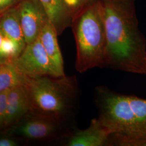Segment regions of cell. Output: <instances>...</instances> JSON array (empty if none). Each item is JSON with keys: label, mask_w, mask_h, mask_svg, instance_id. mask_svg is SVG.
Wrapping results in <instances>:
<instances>
[{"label": "cell", "mask_w": 146, "mask_h": 146, "mask_svg": "<svg viewBox=\"0 0 146 146\" xmlns=\"http://www.w3.org/2000/svg\"><path fill=\"white\" fill-rule=\"evenodd\" d=\"M22 0H0V14L18 5Z\"/></svg>", "instance_id": "17"}, {"label": "cell", "mask_w": 146, "mask_h": 146, "mask_svg": "<svg viewBox=\"0 0 146 146\" xmlns=\"http://www.w3.org/2000/svg\"><path fill=\"white\" fill-rule=\"evenodd\" d=\"M58 36L56 29L49 21L39 36L50 62L52 76L55 78L65 75L62 55L58 43Z\"/></svg>", "instance_id": "9"}, {"label": "cell", "mask_w": 146, "mask_h": 146, "mask_svg": "<svg viewBox=\"0 0 146 146\" xmlns=\"http://www.w3.org/2000/svg\"><path fill=\"white\" fill-rule=\"evenodd\" d=\"M33 106L27 86L20 85L11 89L7 102L5 127L19 120Z\"/></svg>", "instance_id": "10"}, {"label": "cell", "mask_w": 146, "mask_h": 146, "mask_svg": "<svg viewBox=\"0 0 146 146\" xmlns=\"http://www.w3.org/2000/svg\"><path fill=\"white\" fill-rule=\"evenodd\" d=\"M72 17L75 15L90 0H64Z\"/></svg>", "instance_id": "16"}, {"label": "cell", "mask_w": 146, "mask_h": 146, "mask_svg": "<svg viewBox=\"0 0 146 146\" xmlns=\"http://www.w3.org/2000/svg\"><path fill=\"white\" fill-rule=\"evenodd\" d=\"M61 120L41 113L28 120L19 128L21 135L34 140H44L52 137L61 130Z\"/></svg>", "instance_id": "8"}, {"label": "cell", "mask_w": 146, "mask_h": 146, "mask_svg": "<svg viewBox=\"0 0 146 146\" xmlns=\"http://www.w3.org/2000/svg\"><path fill=\"white\" fill-rule=\"evenodd\" d=\"M28 77L16 68L13 62L0 66V92L20 85L27 86Z\"/></svg>", "instance_id": "13"}, {"label": "cell", "mask_w": 146, "mask_h": 146, "mask_svg": "<svg viewBox=\"0 0 146 146\" xmlns=\"http://www.w3.org/2000/svg\"><path fill=\"white\" fill-rule=\"evenodd\" d=\"M135 0H101L107 40L106 67L146 74L145 40L139 28Z\"/></svg>", "instance_id": "1"}, {"label": "cell", "mask_w": 146, "mask_h": 146, "mask_svg": "<svg viewBox=\"0 0 146 146\" xmlns=\"http://www.w3.org/2000/svg\"><path fill=\"white\" fill-rule=\"evenodd\" d=\"M95 98L98 118L112 133L110 146H138L146 136V100L102 86Z\"/></svg>", "instance_id": "2"}, {"label": "cell", "mask_w": 146, "mask_h": 146, "mask_svg": "<svg viewBox=\"0 0 146 146\" xmlns=\"http://www.w3.org/2000/svg\"><path fill=\"white\" fill-rule=\"evenodd\" d=\"M27 87L40 113L62 120L78 106L80 91L75 76L29 78Z\"/></svg>", "instance_id": "4"}, {"label": "cell", "mask_w": 146, "mask_h": 146, "mask_svg": "<svg viewBox=\"0 0 146 146\" xmlns=\"http://www.w3.org/2000/svg\"><path fill=\"white\" fill-rule=\"evenodd\" d=\"M111 131L98 118L92 119L88 127L68 132L65 137L67 146H110Z\"/></svg>", "instance_id": "7"}, {"label": "cell", "mask_w": 146, "mask_h": 146, "mask_svg": "<svg viewBox=\"0 0 146 146\" xmlns=\"http://www.w3.org/2000/svg\"><path fill=\"white\" fill-rule=\"evenodd\" d=\"M17 143L11 139L2 138L0 139V146H16Z\"/></svg>", "instance_id": "18"}, {"label": "cell", "mask_w": 146, "mask_h": 146, "mask_svg": "<svg viewBox=\"0 0 146 146\" xmlns=\"http://www.w3.org/2000/svg\"><path fill=\"white\" fill-rule=\"evenodd\" d=\"M10 90L8 89L0 92V128L5 127L7 102Z\"/></svg>", "instance_id": "15"}, {"label": "cell", "mask_w": 146, "mask_h": 146, "mask_svg": "<svg viewBox=\"0 0 146 146\" xmlns=\"http://www.w3.org/2000/svg\"><path fill=\"white\" fill-rule=\"evenodd\" d=\"M13 63L18 70L28 78L52 76L50 62L39 38L27 44Z\"/></svg>", "instance_id": "5"}, {"label": "cell", "mask_w": 146, "mask_h": 146, "mask_svg": "<svg viewBox=\"0 0 146 146\" xmlns=\"http://www.w3.org/2000/svg\"><path fill=\"white\" fill-rule=\"evenodd\" d=\"M21 52L15 43L7 36L0 29V66L13 62Z\"/></svg>", "instance_id": "14"}, {"label": "cell", "mask_w": 146, "mask_h": 146, "mask_svg": "<svg viewBox=\"0 0 146 146\" xmlns=\"http://www.w3.org/2000/svg\"><path fill=\"white\" fill-rule=\"evenodd\" d=\"M47 14L49 21L54 27L58 36L71 27L73 17L64 0H38Z\"/></svg>", "instance_id": "11"}, {"label": "cell", "mask_w": 146, "mask_h": 146, "mask_svg": "<svg viewBox=\"0 0 146 146\" xmlns=\"http://www.w3.org/2000/svg\"><path fill=\"white\" fill-rule=\"evenodd\" d=\"M17 7L26 44L32 43L39 38L48 16L38 0H22Z\"/></svg>", "instance_id": "6"}, {"label": "cell", "mask_w": 146, "mask_h": 146, "mask_svg": "<svg viewBox=\"0 0 146 146\" xmlns=\"http://www.w3.org/2000/svg\"><path fill=\"white\" fill-rule=\"evenodd\" d=\"M138 146H146V136L141 140Z\"/></svg>", "instance_id": "19"}, {"label": "cell", "mask_w": 146, "mask_h": 146, "mask_svg": "<svg viewBox=\"0 0 146 146\" xmlns=\"http://www.w3.org/2000/svg\"><path fill=\"white\" fill-rule=\"evenodd\" d=\"M72 28L76 46L75 68L83 73L106 67L107 40L101 0H90L73 17Z\"/></svg>", "instance_id": "3"}, {"label": "cell", "mask_w": 146, "mask_h": 146, "mask_svg": "<svg viewBox=\"0 0 146 146\" xmlns=\"http://www.w3.org/2000/svg\"><path fill=\"white\" fill-rule=\"evenodd\" d=\"M0 29L7 36L15 43L21 52L23 50L27 44L17 6L0 14Z\"/></svg>", "instance_id": "12"}]
</instances>
